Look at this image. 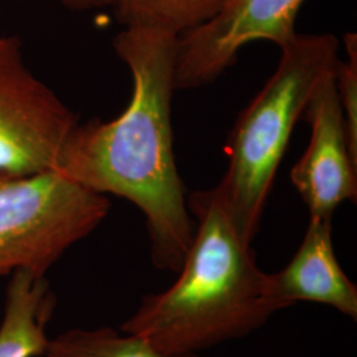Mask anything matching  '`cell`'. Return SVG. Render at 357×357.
I'll return each instance as SVG.
<instances>
[{
  "label": "cell",
  "mask_w": 357,
  "mask_h": 357,
  "mask_svg": "<svg viewBox=\"0 0 357 357\" xmlns=\"http://www.w3.org/2000/svg\"><path fill=\"white\" fill-rule=\"evenodd\" d=\"M335 75L336 68L320 79L307 103L311 138L291 171L294 187L310 218L332 220L342 203L356 202L357 162L349 150Z\"/></svg>",
  "instance_id": "7"
},
{
  "label": "cell",
  "mask_w": 357,
  "mask_h": 357,
  "mask_svg": "<svg viewBox=\"0 0 357 357\" xmlns=\"http://www.w3.org/2000/svg\"><path fill=\"white\" fill-rule=\"evenodd\" d=\"M195 233L178 280L142 299L121 331L165 354H199L257 331L280 311L268 295V273L215 188L188 199Z\"/></svg>",
  "instance_id": "2"
},
{
  "label": "cell",
  "mask_w": 357,
  "mask_h": 357,
  "mask_svg": "<svg viewBox=\"0 0 357 357\" xmlns=\"http://www.w3.org/2000/svg\"><path fill=\"white\" fill-rule=\"evenodd\" d=\"M339 61L331 33L301 35L281 48L277 69L238 116L230 134L228 169L217 190L238 231L252 243L294 128L320 79Z\"/></svg>",
  "instance_id": "3"
},
{
  "label": "cell",
  "mask_w": 357,
  "mask_h": 357,
  "mask_svg": "<svg viewBox=\"0 0 357 357\" xmlns=\"http://www.w3.org/2000/svg\"><path fill=\"white\" fill-rule=\"evenodd\" d=\"M77 123V115L26 65L20 38L0 36V172L56 168Z\"/></svg>",
  "instance_id": "5"
},
{
  "label": "cell",
  "mask_w": 357,
  "mask_h": 357,
  "mask_svg": "<svg viewBox=\"0 0 357 357\" xmlns=\"http://www.w3.org/2000/svg\"><path fill=\"white\" fill-rule=\"evenodd\" d=\"M266 287L280 310L296 302H315L357 319L356 284L336 258L328 218H310L299 249L286 268L268 274Z\"/></svg>",
  "instance_id": "8"
},
{
  "label": "cell",
  "mask_w": 357,
  "mask_h": 357,
  "mask_svg": "<svg viewBox=\"0 0 357 357\" xmlns=\"http://www.w3.org/2000/svg\"><path fill=\"white\" fill-rule=\"evenodd\" d=\"M305 0H227L202 26L178 35L175 89L200 88L236 63L245 45L271 41L280 48L295 35Z\"/></svg>",
  "instance_id": "6"
},
{
  "label": "cell",
  "mask_w": 357,
  "mask_h": 357,
  "mask_svg": "<svg viewBox=\"0 0 357 357\" xmlns=\"http://www.w3.org/2000/svg\"><path fill=\"white\" fill-rule=\"evenodd\" d=\"M54 306V294L45 277L13 273L0 323V357L44 356L51 340L47 328Z\"/></svg>",
  "instance_id": "9"
},
{
  "label": "cell",
  "mask_w": 357,
  "mask_h": 357,
  "mask_svg": "<svg viewBox=\"0 0 357 357\" xmlns=\"http://www.w3.org/2000/svg\"><path fill=\"white\" fill-rule=\"evenodd\" d=\"M64 7L73 10V11H90V10H98L105 7H113L114 8L119 0H57Z\"/></svg>",
  "instance_id": "13"
},
{
  "label": "cell",
  "mask_w": 357,
  "mask_h": 357,
  "mask_svg": "<svg viewBox=\"0 0 357 357\" xmlns=\"http://www.w3.org/2000/svg\"><path fill=\"white\" fill-rule=\"evenodd\" d=\"M227 0H119L115 17L123 26H150L176 35L202 26Z\"/></svg>",
  "instance_id": "10"
},
{
  "label": "cell",
  "mask_w": 357,
  "mask_h": 357,
  "mask_svg": "<svg viewBox=\"0 0 357 357\" xmlns=\"http://www.w3.org/2000/svg\"><path fill=\"white\" fill-rule=\"evenodd\" d=\"M347 60L337 61L336 66V89L344 114L345 128L349 150L357 162V36L356 33H345Z\"/></svg>",
  "instance_id": "12"
},
{
  "label": "cell",
  "mask_w": 357,
  "mask_h": 357,
  "mask_svg": "<svg viewBox=\"0 0 357 357\" xmlns=\"http://www.w3.org/2000/svg\"><path fill=\"white\" fill-rule=\"evenodd\" d=\"M43 357H200L199 354H165L141 337L110 327L75 328L50 340Z\"/></svg>",
  "instance_id": "11"
},
{
  "label": "cell",
  "mask_w": 357,
  "mask_h": 357,
  "mask_svg": "<svg viewBox=\"0 0 357 357\" xmlns=\"http://www.w3.org/2000/svg\"><path fill=\"white\" fill-rule=\"evenodd\" d=\"M178 38L158 26H123L114 51L131 72V100L112 121L78 122L54 168L90 191L135 205L146 218L153 265L172 273L195 233L171 121Z\"/></svg>",
  "instance_id": "1"
},
{
  "label": "cell",
  "mask_w": 357,
  "mask_h": 357,
  "mask_svg": "<svg viewBox=\"0 0 357 357\" xmlns=\"http://www.w3.org/2000/svg\"><path fill=\"white\" fill-rule=\"evenodd\" d=\"M107 196L90 191L59 169L0 172V278L16 271L45 277L109 215Z\"/></svg>",
  "instance_id": "4"
}]
</instances>
